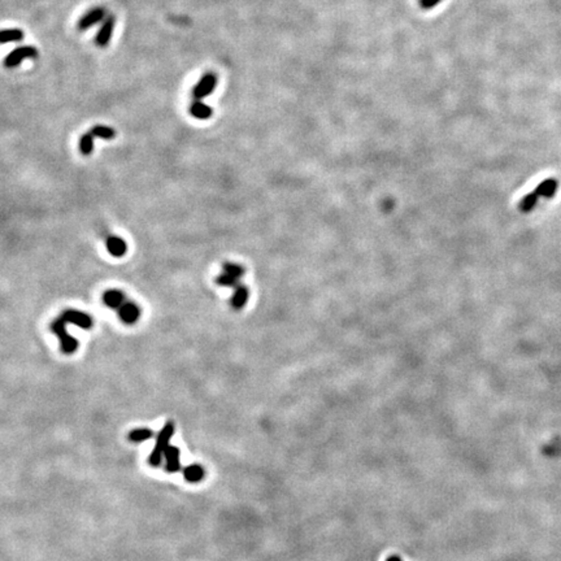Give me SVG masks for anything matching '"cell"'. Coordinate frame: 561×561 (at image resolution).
<instances>
[{
    "instance_id": "6da1fadb",
    "label": "cell",
    "mask_w": 561,
    "mask_h": 561,
    "mask_svg": "<svg viewBox=\"0 0 561 561\" xmlns=\"http://www.w3.org/2000/svg\"><path fill=\"white\" fill-rule=\"evenodd\" d=\"M173 433L174 423L172 421H168V422H165L163 429L160 430V433L157 434L156 446H155L153 451L149 455V464L152 466H159L161 464V460H163L167 448L171 446L169 442H171L172 437H173Z\"/></svg>"
},
{
    "instance_id": "7a4b0ae2",
    "label": "cell",
    "mask_w": 561,
    "mask_h": 561,
    "mask_svg": "<svg viewBox=\"0 0 561 561\" xmlns=\"http://www.w3.org/2000/svg\"><path fill=\"white\" fill-rule=\"evenodd\" d=\"M65 325H67V322H65L61 317H59V318L54 320L52 321V323H51V330L54 331L55 334L59 337V339H60L61 351L64 352V353H67V355H70V353L77 351V348H78V341H77L75 338L70 337V335L68 334L67 329H65Z\"/></svg>"
},
{
    "instance_id": "3957f363",
    "label": "cell",
    "mask_w": 561,
    "mask_h": 561,
    "mask_svg": "<svg viewBox=\"0 0 561 561\" xmlns=\"http://www.w3.org/2000/svg\"><path fill=\"white\" fill-rule=\"evenodd\" d=\"M217 81H218V78H217V74L214 71H207L206 74L199 79V82L196 83L195 87L192 89L194 100H203L207 96H210L216 89Z\"/></svg>"
},
{
    "instance_id": "277c9868",
    "label": "cell",
    "mask_w": 561,
    "mask_h": 561,
    "mask_svg": "<svg viewBox=\"0 0 561 561\" xmlns=\"http://www.w3.org/2000/svg\"><path fill=\"white\" fill-rule=\"evenodd\" d=\"M38 56V51L35 47L33 46H21L14 48L12 52L7 55V57L4 59V67L8 69L16 68L21 64L22 61L26 59H35Z\"/></svg>"
},
{
    "instance_id": "5b68a950",
    "label": "cell",
    "mask_w": 561,
    "mask_h": 561,
    "mask_svg": "<svg viewBox=\"0 0 561 561\" xmlns=\"http://www.w3.org/2000/svg\"><path fill=\"white\" fill-rule=\"evenodd\" d=\"M108 17V12L104 7H95L93 9H90L89 12H86L78 21V28L79 32H85L89 30L90 28H93L94 25H98L99 22L104 21Z\"/></svg>"
},
{
    "instance_id": "8992f818",
    "label": "cell",
    "mask_w": 561,
    "mask_h": 561,
    "mask_svg": "<svg viewBox=\"0 0 561 561\" xmlns=\"http://www.w3.org/2000/svg\"><path fill=\"white\" fill-rule=\"evenodd\" d=\"M114 26H116V16L108 14V17L104 20L102 26H100L99 32L96 33L95 35V44L99 48H105L109 44L112 34H113Z\"/></svg>"
},
{
    "instance_id": "52a82bcc",
    "label": "cell",
    "mask_w": 561,
    "mask_h": 561,
    "mask_svg": "<svg viewBox=\"0 0 561 561\" xmlns=\"http://www.w3.org/2000/svg\"><path fill=\"white\" fill-rule=\"evenodd\" d=\"M60 317L67 323H73V325H77V326L86 329V330L93 327V318L87 313L77 311V309H65L64 312L60 315Z\"/></svg>"
},
{
    "instance_id": "ba28073f",
    "label": "cell",
    "mask_w": 561,
    "mask_h": 561,
    "mask_svg": "<svg viewBox=\"0 0 561 561\" xmlns=\"http://www.w3.org/2000/svg\"><path fill=\"white\" fill-rule=\"evenodd\" d=\"M117 313L122 322L126 323V325H133L140 317V308L135 303L125 302L120 307V309H117Z\"/></svg>"
},
{
    "instance_id": "9c48e42d",
    "label": "cell",
    "mask_w": 561,
    "mask_h": 561,
    "mask_svg": "<svg viewBox=\"0 0 561 561\" xmlns=\"http://www.w3.org/2000/svg\"><path fill=\"white\" fill-rule=\"evenodd\" d=\"M125 302H126V296L121 290L110 288L103 294V303L110 309H120Z\"/></svg>"
},
{
    "instance_id": "30bf717a",
    "label": "cell",
    "mask_w": 561,
    "mask_h": 561,
    "mask_svg": "<svg viewBox=\"0 0 561 561\" xmlns=\"http://www.w3.org/2000/svg\"><path fill=\"white\" fill-rule=\"evenodd\" d=\"M108 252L114 257H122L128 251V245L122 238L117 235H109L105 241Z\"/></svg>"
},
{
    "instance_id": "8fae6325",
    "label": "cell",
    "mask_w": 561,
    "mask_h": 561,
    "mask_svg": "<svg viewBox=\"0 0 561 561\" xmlns=\"http://www.w3.org/2000/svg\"><path fill=\"white\" fill-rule=\"evenodd\" d=\"M188 110H190V114L192 117L198 118V120H208L213 114V109L208 104L203 103L202 100H194L190 104Z\"/></svg>"
},
{
    "instance_id": "7c38bea8",
    "label": "cell",
    "mask_w": 561,
    "mask_h": 561,
    "mask_svg": "<svg viewBox=\"0 0 561 561\" xmlns=\"http://www.w3.org/2000/svg\"><path fill=\"white\" fill-rule=\"evenodd\" d=\"M164 457L167 458V469L168 473H177L181 470V464H179V450L174 446H169L165 451Z\"/></svg>"
},
{
    "instance_id": "4fadbf2b",
    "label": "cell",
    "mask_w": 561,
    "mask_h": 561,
    "mask_svg": "<svg viewBox=\"0 0 561 561\" xmlns=\"http://www.w3.org/2000/svg\"><path fill=\"white\" fill-rule=\"evenodd\" d=\"M558 181L554 179V178H548V179H546V181H543L542 183L536 186L535 192L538 194L539 198L542 196V198H546V199H552L555 194H556V191H558Z\"/></svg>"
},
{
    "instance_id": "5bb4252c",
    "label": "cell",
    "mask_w": 561,
    "mask_h": 561,
    "mask_svg": "<svg viewBox=\"0 0 561 561\" xmlns=\"http://www.w3.org/2000/svg\"><path fill=\"white\" fill-rule=\"evenodd\" d=\"M248 296H249L248 288L245 287V284L239 283L238 286L235 287L234 295H233V299H231V307L234 309H237V311H238V309H242L245 306L247 300H248Z\"/></svg>"
},
{
    "instance_id": "9a60e30c",
    "label": "cell",
    "mask_w": 561,
    "mask_h": 561,
    "mask_svg": "<svg viewBox=\"0 0 561 561\" xmlns=\"http://www.w3.org/2000/svg\"><path fill=\"white\" fill-rule=\"evenodd\" d=\"M24 38H25V34L21 29H4L3 32L0 33V42L3 44L21 42Z\"/></svg>"
},
{
    "instance_id": "2e32d148",
    "label": "cell",
    "mask_w": 561,
    "mask_h": 561,
    "mask_svg": "<svg viewBox=\"0 0 561 561\" xmlns=\"http://www.w3.org/2000/svg\"><path fill=\"white\" fill-rule=\"evenodd\" d=\"M183 476H185V480L187 481V482L191 483L200 482V481L204 478V470H203L202 466L198 465V464H192V465H188L186 466V468H183Z\"/></svg>"
},
{
    "instance_id": "e0dca14e",
    "label": "cell",
    "mask_w": 561,
    "mask_h": 561,
    "mask_svg": "<svg viewBox=\"0 0 561 561\" xmlns=\"http://www.w3.org/2000/svg\"><path fill=\"white\" fill-rule=\"evenodd\" d=\"M538 199H539V196H538V194L535 191L526 194L521 199V202L519 203V210H521L522 213H529V212H531L534 210V207L536 206Z\"/></svg>"
},
{
    "instance_id": "ac0fdd59",
    "label": "cell",
    "mask_w": 561,
    "mask_h": 561,
    "mask_svg": "<svg viewBox=\"0 0 561 561\" xmlns=\"http://www.w3.org/2000/svg\"><path fill=\"white\" fill-rule=\"evenodd\" d=\"M90 133L95 137V138L104 139V140H110L116 137V130L105 125H95L94 128H91Z\"/></svg>"
},
{
    "instance_id": "d6986e66",
    "label": "cell",
    "mask_w": 561,
    "mask_h": 561,
    "mask_svg": "<svg viewBox=\"0 0 561 561\" xmlns=\"http://www.w3.org/2000/svg\"><path fill=\"white\" fill-rule=\"evenodd\" d=\"M94 139H95V137H94L93 134L90 132L85 133V134L81 135V138H79V152L82 153V155H85V156H89V155H91L94 151Z\"/></svg>"
},
{
    "instance_id": "ffe728a7",
    "label": "cell",
    "mask_w": 561,
    "mask_h": 561,
    "mask_svg": "<svg viewBox=\"0 0 561 561\" xmlns=\"http://www.w3.org/2000/svg\"><path fill=\"white\" fill-rule=\"evenodd\" d=\"M153 437V431L151 429H135L130 431L129 434V439L134 443H139V442L148 441Z\"/></svg>"
},
{
    "instance_id": "44dd1931",
    "label": "cell",
    "mask_w": 561,
    "mask_h": 561,
    "mask_svg": "<svg viewBox=\"0 0 561 561\" xmlns=\"http://www.w3.org/2000/svg\"><path fill=\"white\" fill-rule=\"evenodd\" d=\"M224 270L225 273H227L229 276H231V277L237 278V280H239V278H242L245 276V268L241 267V265H237V264L225 263Z\"/></svg>"
},
{
    "instance_id": "7402d4cb",
    "label": "cell",
    "mask_w": 561,
    "mask_h": 561,
    "mask_svg": "<svg viewBox=\"0 0 561 561\" xmlns=\"http://www.w3.org/2000/svg\"><path fill=\"white\" fill-rule=\"evenodd\" d=\"M216 283L220 284V286H224V287H234L235 288L239 284V280H237V278L229 276L227 273H224V274H221V276H218V277L216 278Z\"/></svg>"
},
{
    "instance_id": "603a6c76",
    "label": "cell",
    "mask_w": 561,
    "mask_h": 561,
    "mask_svg": "<svg viewBox=\"0 0 561 561\" xmlns=\"http://www.w3.org/2000/svg\"><path fill=\"white\" fill-rule=\"evenodd\" d=\"M386 561H401V559L399 556H390Z\"/></svg>"
}]
</instances>
